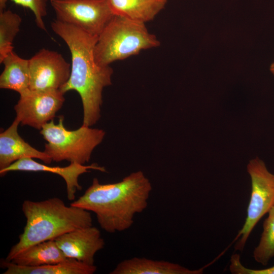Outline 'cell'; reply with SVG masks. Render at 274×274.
Returning <instances> with one entry per match:
<instances>
[{
  "label": "cell",
  "mask_w": 274,
  "mask_h": 274,
  "mask_svg": "<svg viewBox=\"0 0 274 274\" xmlns=\"http://www.w3.org/2000/svg\"><path fill=\"white\" fill-rule=\"evenodd\" d=\"M54 240L66 258L91 265L96 253L105 245L100 231L93 225L75 229Z\"/></svg>",
  "instance_id": "10"
},
{
  "label": "cell",
  "mask_w": 274,
  "mask_h": 274,
  "mask_svg": "<svg viewBox=\"0 0 274 274\" xmlns=\"http://www.w3.org/2000/svg\"><path fill=\"white\" fill-rule=\"evenodd\" d=\"M7 1V0H0V13L6 10Z\"/></svg>",
  "instance_id": "22"
},
{
  "label": "cell",
  "mask_w": 274,
  "mask_h": 274,
  "mask_svg": "<svg viewBox=\"0 0 274 274\" xmlns=\"http://www.w3.org/2000/svg\"><path fill=\"white\" fill-rule=\"evenodd\" d=\"M29 89L60 90L68 81L71 64L57 51L43 48L29 59Z\"/></svg>",
  "instance_id": "9"
},
{
  "label": "cell",
  "mask_w": 274,
  "mask_h": 274,
  "mask_svg": "<svg viewBox=\"0 0 274 274\" xmlns=\"http://www.w3.org/2000/svg\"><path fill=\"white\" fill-rule=\"evenodd\" d=\"M56 20L98 37L115 14L109 0H50Z\"/></svg>",
  "instance_id": "7"
},
{
  "label": "cell",
  "mask_w": 274,
  "mask_h": 274,
  "mask_svg": "<svg viewBox=\"0 0 274 274\" xmlns=\"http://www.w3.org/2000/svg\"><path fill=\"white\" fill-rule=\"evenodd\" d=\"M152 190L151 182L141 170L114 183L102 184L94 178L84 193L70 205L93 212L106 232H121L129 229L135 215L147 208Z\"/></svg>",
  "instance_id": "2"
},
{
  "label": "cell",
  "mask_w": 274,
  "mask_h": 274,
  "mask_svg": "<svg viewBox=\"0 0 274 274\" xmlns=\"http://www.w3.org/2000/svg\"><path fill=\"white\" fill-rule=\"evenodd\" d=\"M63 121V116H60L57 124L52 120L40 130V134L48 142L44 151L55 162L67 160L84 164L89 161L106 132L83 124L77 129L70 130L64 127Z\"/></svg>",
  "instance_id": "5"
},
{
  "label": "cell",
  "mask_w": 274,
  "mask_h": 274,
  "mask_svg": "<svg viewBox=\"0 0 274 274\" xmlns=\"http://www.w3.org/2000/svg\"><path fill=\"white\" fill-rule=\"evenodd\" d=\"M60 90H33L29 88L20 93L14 106L16 118L22 125L41 130L53 120L65 100Z\"/></svg>",
  "instance_id": "8"
},
{
  "label": "cell",
  "mask_w": 274,
  "mask_h": 274,
  "mask_svg": "<svg viewBox=\"0 0 274 274\" xmlns=\"http://www.w3.org/2000/svg\"><path fill=\"white\" fill-rule=\"evenodd\" d=\"M15 4L30 9L35 16L37 26L46 31L44 18L47 14L48 0H11Z\"/></svg>",
  "instance_id": "20"
},
{
  "label": "cell",
  "mask_w": 274,
  "mask_h": 274,
  "mask_svg": "<svg viewBox=\"0 0 274 274\" xmlns=\"http://www.w3.org/2000/svg\"><path fill=\"white\" fill-rule=\"evenodd\" d=\"M22 19L10 10L0 13V63L13 51V43L20 30Z\"/></svg>",
  "instance_id": "18"
},
{
  "label": "cell",
  "mask_w": 274,
  "mask_h": 274,
  "mask_svg": "<svg viewBox=\"0 0 274 274\" xmlns=\"http://www.w3.org/2000/svg\"><path fill=\"white\" fill-rule=\"evenodd\" d=\"M229 269L234 274H274V265L261 269L245 267L241 262L239 255L236 253L233 254L231 257Z\"/></svg>",
  "instance_id": "21"
},
{
  "label": "cell",
  "mask_w": 274,
  "mask_h": 274,
  "mask_svg": "<svg viewBox=\"0 0 274 274\" xmlns=\"http://www.w3.org/2000/svg\"><path fill=\"white\" fill-rule=\"evenodd\" d=\"M203 268L189 269L165 260L133 257L119 263L110 274H200Z\"/></svg>",
  "instance_id": "13"
},
{
  "label": "cell",
  "mask_w": 274,
  "mask_h": 274,
  "mask_svg": "<svg viewBox=\"0 0 274 274\" xmlns=\"http://www.w3.org/2000/svg\"><path fill=\"white\" fill-rule=\"evenodd\" d=\"M0 264L2 268L6 269L3 274H93L97 270L95 265L71 258L57 263L37 266L19 265L5 259H2Z\"/></svg>",
  "instance_id": "14"
},
{
  "label": "cell",
  "mask_w": 274,
  "mask_h": 274,
  "mask_svg": "<svg viewBox=\"0 0 274 274\" xmlns=\"http://www.w3.org/2000/svg\"><path fill=\"white\" fill-rule=\"evenodd\" d=\"M55 240H49L36 244L25 249L11 261L16 264L37 266L55 264L66 260Z\"/></svg>",
  "instance_id": "16"
},
{
  "label": "cell",
  "mask_w": 274,
  "mask_h": 274,
  "mask_svg": "<svg viewBox=\"0 0 274 274\" xmlns=\"http://www.w3.org/2000/svg\"><path fill=\"white\" fill-rule=\"evenodd\" d=\"M4 69L0 76V88L19 94L29 88V59L22 58L14 51L3 59Z\"/></svg>",
  "instance_id": "15"
},
{
  "label": "cell",
  "mask_w": 274,
  "mask_h": 274,
  "mask_svg": "<svg viewBox=\"0 0 274 274\" xmlns=\"http://www.w3.org/2000/svg\"><path fill=\"white\" fill-rule=\"evenodd\" d=\"M20 123L16 118L11 125L0 133V170L24 158L39 159L46 164L52 160L44 151H40L26 142L19 134Z\"/></svg>",
  "instance_id": "12"
},
{
  "label": "cell",
  "mask_w": 274,
  "mask_h": 274,
  "mask_svg": "<svg viewBox=\"0 0 274 274\" xmlns=\"http://www.w3.org/2000/svg\"><path fill=\"white\" fill-rule=\"evenodd\" d=\"M270 70L272 74L274 75V63L271 64L270 67Z\"/></svg>",
  "instance_id": "23"
},
{
  "label": "cell",
  "mask_w": 274,
  "mask_h": 274,
  "mask_svg": "<svg viewBox=\"0 0 274 274\" xmlns=\"http://www.w3.org/2000/svg\"><path fill=\"white\" fill-rule=\"evenodd\" d=\"M268 214L263 223V231L259 244L253 251L254 260L264 266L274 257V206Z\"/></svg>",
  "instance_id": "19"
},
{
  "label": "cell",
  "mask_w": 274,
  "mask_h": 274,
  "mask_svg": "<svg viewBox=\"0 0 274 274\" xmlns=\"http://www.w3.org/2000/svg\"><path fill=\"white\" fill-rule=\"evenodd\" d=\"M95 169L105 172V168L96 164L84 165L76 162H71L65 167L50 166L37 162L31 158H24L14 162L7 168L0 170V175L3 176L11 171L46 172L53 173L61 176L66 184L67 198L74 200L78 190L82 189L78 179L80 175L88 172L89 169Z\"/></svg>",
  "instance_id": "11"
},
{
  "label": "cell",
  "mask_w": 274,
  "mask_h": 274,
  "mask_svg": "<svg viewBox=\"0 0 274 274\" xmlns=\"http://www.w3.org/2000/svg\"><path fill=\"white\" fill-rule=\"evenodd\" d=\"M22 211L26 218L19 241L10 249L5 260L11 261L21 252L36 244L58 237L75 229L92 225L90 212L70 205L59 198L40 201L25 200Z\"/></svg>",
  "instance_id": "3"
},
{
  "label": "cell",
  "mask_w": 274,
  "mask_h": 274,
  "mask_svg": "<svg viewBox=\"0 0 274 274\" xmlns=\"http://www.w3.org/2000/svg\"><path fill=\"white\" fill-rule=\"evenodd\" d=\"M51 27L67 45L71 54L70 77L60 90L64 93L70 90L79 93L83 105V124L91 126L100 118L102 92L112 84L113 68L95 61L94 49L97 37L56 19L51 22Z\"/></svg>",
  "instance_id": "1"
},
{
  "label": "cell",
  "mask_w": 274,
  "mask_h": 274,
  "mask_svg": "<svg viewBox=\"0 0 274 274\" xmlns=\"http://www.w3.org/2000/svg\"><path fill=\"white\" fill-rule=\"evenodd\" d=\"M115 15L146 23L154 19L167 0H109Z\"/></svg>",
  "instance_id": "17"
},
{
  "label": "cell",
  "mask_w": 274,
  "mask_h": 274,
  "mask_svg": "<svg viewBox=\"0 0 274 274\" xmlns=\"http://www.w3.org/2000/svg\"><path fill=\"white\" fill-rule=\"evenodd\" d=\"M160 44L145 23L115 15L98 37L94 56L98 65L106 66Z\"/></svg>",
  "instance_id": "4"
},
{
  "label": "cell",
  "mask_w": 274,
  "mask_h": 274,
  "mask_svg": "<svg viewBox=\"0 0 274 274\" xmlns=\"http://www.w3.org/2000/svg\"><path fill=\"white\" fill-rule=\"evenodd\" d=\"M251 177V192L247 210V217L236 237L239 239L234 247L242 252L253 229L262 217L274 206V174L267 169L264 162L258 157L247 165Z\"/></svg>",
  "instance_id": "6"
}]
</instances>
